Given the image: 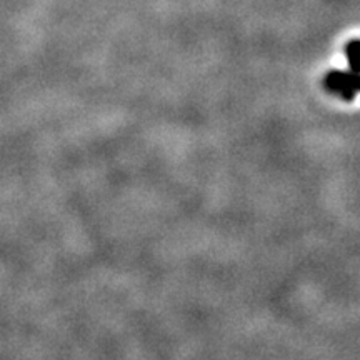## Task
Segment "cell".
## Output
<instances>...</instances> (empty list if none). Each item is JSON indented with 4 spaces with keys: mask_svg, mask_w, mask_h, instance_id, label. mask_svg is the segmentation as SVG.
I'll return each instance as SVG.
<instances>
[{
    "mask_svg": "<svg viewBox=\"0 0 360 360\" xmlns=\"http://www.w3.org/2000/svg\"><path fill=\"white\" fill-rule=\"evenodd\" d=\"M327 87L332 90V92L337 94V96L344 97L345 101H350L357 92L359 84L357 77L355 75H350L347 72H334L327 77Z\"/></svg>",
    "mask_w": 360,
    "mask_h": 360,
    "instance_id": "6da1fadb",
    "label": "cell"
}]
</instances>
